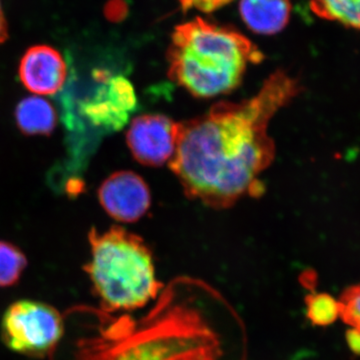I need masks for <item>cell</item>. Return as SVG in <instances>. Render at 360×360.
I'll return each instance as SVG.
<instances>
[{"instance_id":"obj_15","label":"cell","mask_w":360,"mask_h":360,"mask_svg":"<svg viewBox=\"0 0 360 360\" xmlns=\"http://www.w3.org/2000/svg\"><path fill=\"white\" fill-rule=\"evenodd\" d=\"M338 304L341 321L360 333V283L343 291Z\"/></svg>"},{"instance_id":"obj_19","label":"cell","mask_w":360,"mask_h":360,"mask_svg":"<svg viewBox=\"0 0 360 360\" xmlns=\"http://www.w3.org/2000/svg\"><path fill=\"white\" fill-rule=\"evenodd\" d=\"M7 23L6 18H4V11L1 7V0H0V44H4V41L8 37V33H7Z\"/></svg>"},{"instance_id":"obj_13","label":"cell","mask_w":360,"mask_h":360,"mask_svg":"<svg viewBox=\"0 0 360 360\" xmlns=\"http://www.w3.org/2000/svg\"><path fill=\"white\" fill-rule=\"evenodd\" d=\"M26 266L27 259L20 248L13 243L0 241V288L18 283Z\"/></svg>"},{"instance_id":"obj_4","label":"cell","mask_w":360,"mask_h":360,"mask_svg":"<svg viewBox=\"0 0 360 360\" xmlns=\"http://www.w3.org/2000/svg\"><path fill=\"white\" fill-rule=\"evenodd\" d=\"M91 258L84 269L106 314L132 312L153 304L162 283L146 241L122 226L89 233Z\"/></svg>"},{"instance_id":"obj_17","label":"cell","mask_w":360,"mask_h":360,"mask_svg":"<svg viewBox=\"0 0 360 360\" xmlns=\"http://www.w3.org/2000/svg\"><path fill=\"white\" fill-rule=\"evenodd\" d=\"M127 13V6L122 0H111L108 2L104 8V14L106 18L110 21L122 20Z\"/></svg>"},{"instance_id":"obj_10","label":"cell","mask_w":360,"mask_h":360,"mask_svg":"<svg viewBox=\"0 0 360 360\" xmlns=\"http://www.w3.org/2000/svg\"><path fill=\"white\" fill-rule=\"evenodd\" d=\"M291 0H240L241 18L253 32L274 34L290 21Z\"/></svg>"},{"instance_id":"obj_14","label":"cell","mask_w":360,"mask_h":360,"mask_svg":"<svg viewBox=\"0 0 360 360\" xmlns=\"http://www.w3.org/2000/svg\"><path fill=\"white\" fill-rule=\"evenodd\" d=\"M307 319L317 326H328L340 319L338 300L328 293L311 291L305 297Z\"/></svg>"},{"instance_id":"obj_18","label":"cell","mask_w":360,"mask_h":360,"mask_svg":"<svg viewBox=\"0 0 360 360\" xmlns=\"http://www.w3.org/2000/svg\"><path fill=\"white\" fill-rule=\"evenodd\" d=\"M348 345L355 354H360V333L355 329H350L347 333Z\"/></svg>"},{"instance_id":"obj_11","label":"cell","mask_w":360,"mask_h":360,"mask_svg":"<svg viewBox=\"0 0 360 360\" xmlns=\"http://www.w3.org/2000/svg\"><path fill=\"white\" fill-rule=\"evenodd\" d=\"M16 124L26 135H49L58 122L56 108L46 99L30 96L22 99L15 110Z\"/></svg>"},{"instance_id":"obj_3","label":"cell","mask_w":360,"mask_h":360,"mask_svg":"<svg viewBox=\"0 0 360 360\" xmlns=\"http://www.w3.org/2000/svg\"><path fill=\"white\" fill-rule=\"evenodd\" d=\"M167 59L170 79L193 96L212 98L238 89L248 65L262 63L264 54L234 28L198 18L175 27Z\"/></svg>"},{"instance_id":"obj_1","label":"cell","mask_w":360,"mask_h":360,"mask_svg":"<svg viewBox=\"0 0 360 360\" xmlns=\"http://www.w3.org/2000/svg\"><path fill=\"white\" fill-rule=\"evenodd\" d=\"M302 89L300 80L277 70L251 98L220 101L179 122L169 167L187 198L221 210L264 193L259 176L276 158L269 123Z\"/></svg>"},{"instance_id":"obj_6","label":"cell","mask_w":360,"mask_h":360,"mask_svg":"<svg viewBox=\"0 0 360 360\" xmlns=\"http://www.w3.org/2000/svg\"><path fill=\"white\" fill-rule=\"evenodd\" d=\"M0 328L9 349L32 357L46 356L53 352L65 331L58 309L32 300L11 303L2 315Z\"/></svg>"},{"instance_id":"obj_2","label":"cell","mask_w":360,"mask_h":360,"mask_svg":"<svg viewBox=\"0 0 360 360\" xmlns=\"http://www.w3.org/2000/svg\"><path fill=\"white\" fill-rule=\"evenodd\" d=\"M96 316V331L77 341V360H245L243 321L200 279L170 281L139 317Z\"/></svg>"},{"instance_id":"obj_12","label":"cell","mask_w":360,"mask_h":360,"mask_svg":"<svg viewBox=\"0 0 360 360\" xmlns=\"http://www.w3.org/2000/svg\"><path fill=\"white\" fill-rule=\"evenodd\" d=\"M315 15L360 32V0H310Z\"/></svg>"},{"instance_id":"obj_9","label":"cell","mask_w":360,"mask_h":360,"mask_svg":"<svg viewBox=\"0 0 360 360\" xmlns=\"http://www.w3.org/2000/svg\"><path fill=\"white\" fill-rule=\"evenodd\" d=\"M18 71L22 84L39 96H54L63 89L68 79L65 59L49 45H35L27 49Z\"/></svg>"},{"instance_id":"obj_16","label":"cell","mask_w":360,"mask_h":360,"mask_svg":"<svg viewBox=\"0 0 360 360\" xmlns=\"http://www.w3.org/2000/svg\"><path fill=\"white\" fill-rule=\"evenodd\" d=\"M231 1L233 0H179L184 11L194 8L205 13L217 11V9L231 4Z\"/></svg>"},{"instance_id":"obj_7","label":"cell","mask_w":360,"mask_h":360,"mask_svg":"<svg viewBox=\"0 0 360 360\" xmlns=\"http://www.w3.org/2000/svg\"><path fill=\"white\" fill-rule=\"evenodd\" d=\"M179 122L162 115L135 117L127 134V146L135 160L158 167L172 160L176 148Z\"/></svg>"},{"instance_id":"obj_8","label":"cell","mask_w":360,"mask_h":360,"mask_svg":"<svg viewBox=\"0 0 360 360\" xmlns=\"http://www.w3.org/2000/svg\"><path fill=\"white\" fill-rule=\"evenodd\" d=\"M101 205L112 219L134 222L141 219L151 203L150 191L139 174L117 172L104 180L98 189Z\"/></svg>"},{"instance_id":"obj_5","label":"cell","mask_w":360,"mask_h":360,"mask_svg":"<svg viewBox=\"0 0 360 360\" xmlns=\"http://www.w3.org/2000/svg\"><path fill=\"white\" fill-rule=\"evenodd\" d=\"M70 66L68 85L60 97L63 122L75 136L71 149L80 136L87 148V135L108 134L127 124L130 113L136 108V96L129 79L113 75L108 68L97 65L79 70Z\"/></svg>"}]
</instances>
